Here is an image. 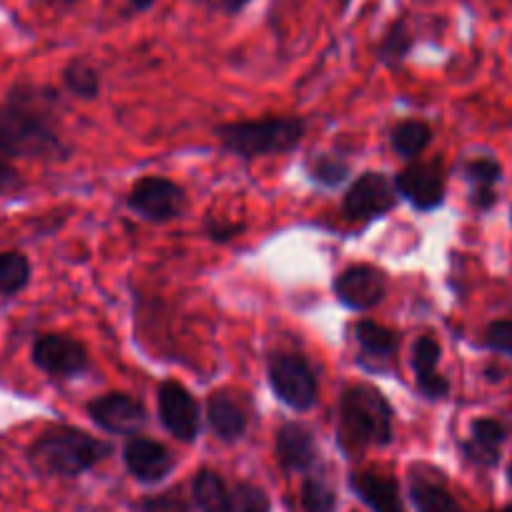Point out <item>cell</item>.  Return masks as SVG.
I'll return each mask as SVG.
<instances>
[{
    "label": "cell",
    "instance_id": "7402d4cb",
    "mask_svg": "<svg viewBox=\"0 0 512 512\" xmlns=\"http://www.w3.org/2000/svg\"><path fill=\"white\" fill-rule=\"evenodd\" d=\"M410 497L417 512H462L460 502L440 485L427 477H412Z\"/></svg>",
    "mask_w": 512,
    "mask_h": 512
},
{
    "label": "cell",
    "instance_id": "74e56055",
    "mask_svg": "<svg viewBox=\"0 0 512 512\" xmlns=\"http://www.w3.org/2000/svg\"><path fill=\"white\" fill-rule=\"evenodd\" d=\"M507 480H510V485H512V465L507 467Z\"/></svg>",
    "mask_w": 512,
    "mask_h": 512
},
{
    "label": "cell",
    "instance_id": "603a6c76",
    "mask_svg": "<svg viewBox=\"0 0 512 512\" xmlns=\"http://www.w3.org/2000/svg\"><path fill=\"white\" fill-rule=\"evenodd\" d=\"M432 128L425 121H402L392 128V149L405 159H417L430 146Z\"/></svg>",
    "mask_w": 512,
    "mask_h": 512
},
{
    "label": "cell",
    "instance_id": "cb8c5ba5",
    "mask_svg": "<svg viewBox=\"0 0 512 512\" xmlns=\"http://www.w3.org/2000/svg\"><path fill=\"white\" fill-rule=\"evenodd\" d=\"M412 48H415V36H412L405 18H400V21H395L387 28V33L379 41L377 61L384 63V66H397V63H402L410 56Z\"/></svg>",
    "mask_w": 512,
    "mask_h": 512
},
{
    "label": "cell",
    "instance_id": "e575fe53",
    "mask_svg": "<svg viewBox=\"0 0 512 512\" xmlns=\"http://www.w3.org/2000/svg\"><path fill=\"white\" fill-rule=\"evenodd\" d=\"M249 3H251V0H224V11L234 16V13L244 11V8L249 6Z\"/></svg>",
    "mask_w": 512,
    "mask_h": 512
},
{
    "label": "cell",
    "instance_id": "ba28073f",
    "mask_svg": "<svg viewBox=\"0 0 512 512\" xmlns=\"http://www.w3.org/2000/svg\"><path fill=\"white\" fill-rule=\"evenodd\" d=\"M128 209L146 221L166 224L184 214L186 194L176 181L164 176H144L128 194Z\"/></svg>",
    "mask_w": 512,
    "mask_h": 512
},
{
    "label": "cell",
    "instance_id": "484cf974",
    "mask_svg": "<svg viewBox=\"0 0 512 512\" xmlns=\"http://www.w3.org/2000/svg\"><path fill=\"white\" fill-rule=\"evenodd\" d=\"M349 164L339 154H314L307 164V174L314 184L327 186V189H334V186L344 184L349 176Z\"/></svg>",
    "mask_w": 512,
    "mask_h": 512
},
{
    "label": "cell",
    "instance_id": "30bf717a",
    "mask_svg": "<svg viewBox=\"0 0 512 512\" xmlns=\"http://www.w3.org/2000/svg\"><path fill=\"white\" fill-rule=\"evenodd\" d=\"M88 417L96 422L108 435H131L134 437L149 420L144 402L126 392H108L88 405Z\"/></svg>",
    "mask_w": 512,
    "mask_h": 512
},
{
    "label": "cell",
    "instance_id": "1f68e13d",
    "mask_svg": "<svg viewBox=\"0 0 512 512\" xmlns=\"http://www.w3.org/2000/svg\"><path fill=\"white\" fill-rule=\"evenodd\" d=\"M21 189V179H18V171L8 164L6 159H0V196L13 194V191Z\"/></svg>",
    "mask_w": 512,
    "mask_h": 512
},
{
    "label": "cell",
    "instance_id": "5b68a950",
    "mask_svg": "<svg viewBox=\"0 0 512 512\" xmlns=\"http://www.w3.org/2000/svg\"><path fill=\"white\" fill-rule=\"evenodd\" d=\"M269 384L274 395L297 412L312 410L319 400V379L302 354H274L269 359Z\"/></svg>",
    "mask_w": 512,
    "mask_h": 512
},
{
    "label": "cell",
    "instance_id": "4316f807",
    "mask_svg": "<svg viewBox=\"0 0 512 512\" xmlns=\"http://www.w3.org/2000/svg\"><path fill=\"white\" fill-rule=\"evenodd\" d=\"M304 512H334L337 510V492L322 477H307L302 485Z\"/></svg>",
    "mask_w": 512,
    "mask_h": 512
},
{
    "label": "cell",
    "instance_id": "7a4b0ae2",
    "mask_svg": "<svg viewBox=\"0 0 512 512\" xmlns=\"http://www.w3.org/2000/svg\"><path fill=\"white\" fill-rule=\"evenodd\" d=\"M108 442L91 437L78 427H48L28 447V465L43 477H78L111 457Z\"/></svg>",
    "mask_w": 512,
    "mask_h": 512
},
{
    "label": "cell",
    "instance_id": "f546056e",
    "mask_svg": "<svg viewBox=\"0 0 512 512\" xmlns=\"http://www.w3.org/2000/svg\"><path fill=\"white\" fill-rule=\"evenodd\" d=\"M485 347H490L492 352H500L512 357V322L510 319H500V322H492L485 332Z\"/></svg>",
    "mask_w": 512,
    "mask_h": 512
},
{
    "label": "cell",
    "instance_id": "7c38bea8",
    "mask_svg": "<svg viewBox=\"0 0 512 512\" xmlns=\"http://www.w3.org/2000/svg\"><path fill=\"white\" fill-rule=\"evenodd\" d=\"M395 186L417 211H435L445 201V171L440 161L407 166L397 174Z\"/></svg>",
    "mask_w": 512,
    "mask_h": 512
},
{
    "label": "cell",
    "instance_id": "ac0fdd59",
    "mask_svg": "<svg viewBox=\"0 0 512 512\" xmlns=\"http://www.w3.org/2000/svg\"><path fill=\"white\" fill-rule=\"evenodd\" d=\"M206 420H209L214 435L224 442H236L246 435L244 410L226 392H214L206 400Z\"/></svg>",
    "mask_w": 512,
    "mask_h": 512
},
{
    "label": "cell",
    "instance_id": "d6a6232c",
    "mask_svg": "<svg viewBox=\"0 0 512 512\" xmlns=\"http://www.w3.org/2000/svg\"><path fill=\"white\" fill-rule=\"evenodd\" d=\"M495 201H497L495 189H472V204H475L480 211L492 209Z\"/></svg>",
    "mask_w": 512,
    "mask_h": 512
},
{
    "label": "cell",
    "instance_id": "3957f363",
    "mask_svg": "<svg viewBox=\"0 0 512 512\" xmlns=\"http://www.w3.org/2000/svg\"><path fill=\"white\" fill-rule=\"evenodd\" d=\"M307 121L299 116H269L262 121H234L216 128V139L229 154L251 161L256 156L287 154L302 144Z\"/></svg>",
    "mask_w": 512,
    "mask_h": 512
},
{
    "label": "cell",
    "instance_id": "2e32d148",
    "mask_svg": "<svg viewBox=\"0 0 512 512\" xmlns=\"http://www.w3.org/2000/svg\"><path fill=\"white\" fill-rule=\"evenodd\" d=\"M440 344L432 337H420L412 347V367H415V382L427 400H442L450 392V382L437 372L440 364Z\"/></svg>",
    "mask_w": 512,
    "mask_h": 512
},
{
    "label": "cell",
    "instance_id": "83f0119b",
    "mask_svg": "<svg viewBox=\"0 0 512 512\" xmlns=\"http://www.w3.org/2000/svg\"><path fill=\"white\" fill-rule=\"evenodd\" d=\"M231 512H272V500L262 487L236 482L231 487Z\"/></svg>",
    "mask_w": 512,
    "mask_h": 512
},
{
    "label": "cell",
    "instance_id": "d590c367",
    "mask_svg": "<svg viewBox=\"0 0 512 512\" xmlns=\"http://www.w3.org/2000/svg\"><path fill=\"white\" fill-rule=\"evenodd\" d=\"M128 6L134 8V11H149L154 6V0H128Z\"/></svg>",
    "mask_w": 512,
    "mask_h": 512
},
{
    "label": "cell",
    "instance_id": "ab89813d",
    "mask_svg": "<svg viewBox=\"0 0 512 512\" xmlns=\"http://www.w3.org/2000/svg\"><path fill=\"white\" fill-rule=\"evenodd\" d=\"M66 3H73V0H66Z\"/></svg>",
    "mask_w": 512,
    "mask_h": 512
},
{
    "label": "cell",
    "instance_id": "4fadbf2b",
    "mask_svg": "<svg viewBox=\"0 0 512 512\" xmlns=\"http://www.w3.org/2000/svg\"><path fill=\"white\" fill-rule=\"evenodd\" d=\"M123 462H126V470L146 485L161 482L176 467L174 455L161 442L149 440V437H128L123 445Z\"/></svg>",
    "mask_w": 512,
    "mask_h": 512
},
{
    "label": "cell",
    "instance_id": "ffe728a7",
    "mask_svg": "<svg viewBox=\"0 0 512 512\" xmlns=\"http://www.w3.org/2000/svg\"><path fill=\"white\" fill-rule=\"evenodd\" d=\"M31 259L23 251L0 249V297H16L31 284Z\"/></svg>",
    "mask_w": 512,
    "mask_h": 512
},
{
    "label": "cell",
    "instance_id": "44dd1931",
    "mask_svg": "<svg viewBox=\"0 0 512 512\" xmlns=\"http://www.w3.org/2000/svg\"><path fill=\"white\" fill-rule=\"evenodd\" d=\"M354 339H357V344L362 347L364 354L379 359L392 357V354L397 352V347H400V334H397L395 329L384 327V324L377 322H369V319L357 322V327H354Z\"/></svg>",
    "mask_w": 512,
    "mask_h": 512
},
{
    "label": "cell",
    "instance_id": "5bb4252c",
    "mask_svg": "<svg viewBox=\"0 0 512 512\" xmlns=\"http://www.w3.org/2000/svg\"><path fill=\"white\" fill-rule=\"evenodd\" d=\"M277 460L287 472H309L319 460L314 432L302 422H284L277 430Z\"/></svg>",
    "mask_w": 512,
    "mask_h": 512
},
{
    "label": "cell",
    "instance_id": "9a60e30c",
    "mask_svg": "<svg viewBox=\"0 0 512 512\" xmlns=\"http://www.w3.org/2000/svg\"><path fill=\"white\" fill-rule=\"evenodd\" d=\"M349 487L372 512H407L395 477L377 472H352Z\"/></svg>",
    "mask_w": 512,
    "mask_h": 512
},
{
    "label": "cell",
    "instance_id": "836d02e7",
    "mask_svg": "<svg viewBox=\"0 0 512 512\" xmlns=\"http://www.w3.org/2000/svg\"><path fill=\"white\" fill-rule=\"evenodd\" d=\"M241 231V226H236V224H219V221H216V224H209V236L214 241H229L231 236H236Z\"/></svg>",
    "mask_w": 512,
    "mask_h": 512
},
{
    "label": "cell",
    "instance_id": "4dcf8cb0",
    "mask_svg": "<svg viewBox=\"0 0 512 512\" xmlns=\"http://www.w3.org/2000/svg\"><path fill=\"white\" fill-rule=\"evenodd\" d=\"M141 512H189L184 497L179 492H161V495L146 497L139 505Z\"/></svg>",
    "mask_w": 512,
    "mask_h": 512
},
{
    "label": "cell",
    "instance_id": "9c48e42d",
    "mask_svg": "<svg viewBox=\"0 0 512 512\" xmlns=\"http://www.w3.org/2000/svg\"><path fill=\"white\" fill-rule=\"evenodd\" d=\"M159 417L161 425L181 442L196 440L201 430V415L199 405H196L194 395L186 390L184 384L176 379H166L159 384Z\"/></svg>",
    "mask_w": 512,
    "mask_h": 512
},
{
    "label": "cell",
    "instance_id": "6da1fadb",
    "mask_svg": "<svg viewBox=\"0 0 512 512\" xmlns=\"http://www.w3.org/2000/svg\"><path fill=\"white\" fill-rule=\"evenodd\" d=\"M56 106L51 88L16 83L0 103V159H68L71 149L53 123Z\"/></svg>",
    "mask_w": 512,
    "mask_h": 512
},
{
    "label": "cell",
    "instance_id": "f35d334b",
    "mask_svg": "<svg viewBox=\"0 0 512 512\" xmlns=\"http://www.w3.org/2000/svg\"><path fill=\"white\" fill-rule=\"evenodd\" d=\"M495 512H512V505H507V507H502V510H495Z\"/></svg>",
    "mask_w": 512,
    "mask_h": 512
},
{
    "label": "cell",
    "instance_id": "8fae6325",
    "mask_svg": "<svg viewBox=\"0 0 512 512\" xmlns=\"http://www.w3.org/2000/svg\"><path fill=\"white\" fill-rule=\"evenodd\" d=\"M387 294V277L372 264H354L334 279V297L354 312L377 307Z\"/></svg>",
    "mask_w": 512,
    "mask_h": 512
},
{
    "label": "cell",
    "instance_id": "d4e9b609",
    "mask_svg": "<svg viewBox=\"0 0 512 512\" xmlns=\"http://www.w3.org/2000/svg\"><path fill=\"white\" fill-rule=\"evenodd\" d=\"M63 86L81 101H93L101 93V76L86 58H76L63 68Z\"/></svg>",
    "mask_w": 512,
    "mask_h": 512
},
{
    "label": "cell",
    "instance_id": "e0dca14e",
    "mask_svg": "<svg viewBox=\"0 0 512 512\" xmlns=\"http://www.w3.org/2000/svg\"><path fill=\"white\" fill-rule=\"evenodd\" d=\"M507 437V427L492 417H480L470 425V440L462 445L465 455L477 465L492 467L500 460V445Z\"/></svg>",
    "mask_w": 512,
    "mask_h": 512
},
{
    "label": "cell",
    "instance_id": "f1b7e54d",
    "mask_svg": "<svg viewBox=\"0 0 512 512\" xmlns=\"http://www.w3.org/2000/svg\"><path fill=\"white\" fill-rule=\"evenodd\" d=\"M465 179L470 181L475 189H495L497 181L502 179V169L495 159H472L465 164Z\"/></svg>",
    "mask_w": 512,
    "mask_h": 512
},
{
    "label": "cell",
    "instance_id": "277c9868",
    "mask_svg": "<svg viewBox=\"0 0 512 512\" xmlns=\"http://www.w3.org/2000/svg\"><path fill=\"white\" fill-rule=\"evenodd\" d=\"M339 437L347 450L392 442V407L369 384H352L339 400Z\"/></svg>",
    "mask_w": 512,
    "mask_h": 512
},
{
    "label": "cell",
    "instance_id": "8d00e7d4",
    "mask_svg": "<svg viewBox=\"0 0 512 512\" xmlns=\"http://www.w3.org/2000/svg\"><path fill=\"white\" fill-rule=\"evenodd\" d=\"M337 3H339V11H347L352 0H337Z\"/></svg>",
    "mask_w": 512,
    "mask_h": 512
},
{
    "label": "cell",
    "instance_id": "8992f818",
    "mask_svg": "<svg viewBox=\"0 0 512 512\" xmlns=\"http://www.w3.org/2000/svg\"><path fill=\"white\" fill-rule=\"evenodd\" d=\"M31 359L43 374L53 379H76L91 367L86 347L76 337L61 332H48L36 337L31 347Z\"/></svg>",
    "mask_w": 512,
    "mask_h": 512
},
{
    "label": "cell",
    "instance_id": "d6986e66",
    "mask_svg": "<svg viewBox=\"0 0 512 512\" xmlns=\"http://www.w3.org/2000/svg\"><path fill=\"white\" fill-rule=\"evenodd\" d=\"M199 512H231V490L214 470H199L191 482Z\"/></svg>",
    "mask_w": 512,
    "mask_h": 512
},
{
    "label": "cell",
    "instance_id": "52a82bcc",
    "mask_svg": "<svg viewBox=\"0 0 512 512\" xmlns=\"http://www.w3.org/2000/svg\"><path fill=\"white\" fill-rule=\"evenodd\" d=\"M400 201L395 181L379 171H364L344 194L342 211L349 221H369L390 214Z\"/></svg>",
    "mask_w": 512,
    "mask_h": 512
}]
</instances>
